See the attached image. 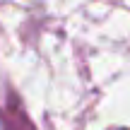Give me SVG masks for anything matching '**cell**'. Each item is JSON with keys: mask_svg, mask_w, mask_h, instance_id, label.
<instances>
[{"mask_svg": "<svg viewBox=\"0 0 130 130\" xmlns=\"http://www.w3.org/2000/svg\"><path fill=\"white\" fill-rule=\"evenodd\" d=\"M121 130H125V128H121Z\"/></svg>", "mask_w": 130, "mask_h": 130, "instance_id": "1", "label": "cell"}]
</instances>
